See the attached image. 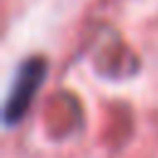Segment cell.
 I'll list each match as a JSON object with an SVG mask.
<instances>
[{"label": "cell", "mask_w": 158, "mask_h": 158, "mask_svg": "<svg viewBox=\"0 0 158 158\" xmlns=\"http://www.w3.org/2000/svg\"><path fill=\"white\" fill-rule=\"evenodd\" d=\"M47 64L44 59H27L25 64L17 67V74L10 84L7 99H5V109H2V121L5 126H15L20 118H25L42 79H44Z\"/></svg>", "instance_id": "6da1fadb"}]
</instances>
